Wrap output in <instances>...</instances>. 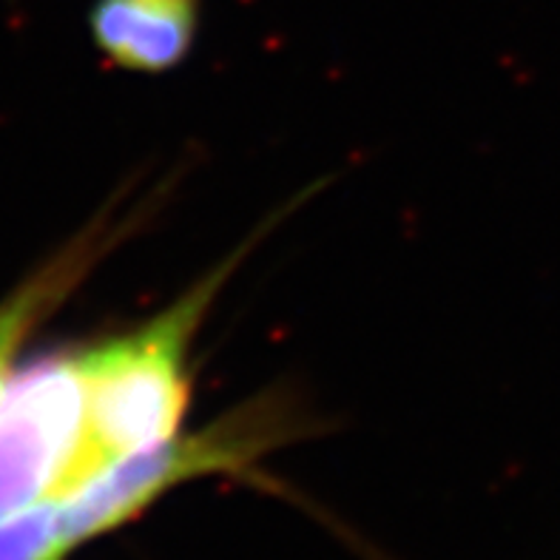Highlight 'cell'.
<instances>
[{
  "mask_svg": "<svg viewBox=\"0 0 560 560\" xmlns=\"http://www.w3.org/2000/svg\"><path fill=\"white\" fill-rule=\"evenodd\" d=\"M199 0H97L92 37L117 69L168 71L197 40Z\"/></svg>",
  "mask_w": 560,
  "mask_h": 560,
  "instance_id": "cell-4",
  "label": "cell"
},
{
  "mask_svg": "<svg viewBox=\"0 0 560 560\" xmlns=\"http://www.w3.org/2000/svg\"><path fill=\"white\" fill-rule=\"evenodd\" d=\"M259 236H265V228L160 316L122 336L80 348L89 453L100 472L179 433L191 398L188 355L194 339L217 293Z\"/></svg>",
  "mask_w": 560,
  "mask_h": 560,
  "instance_id": "cell-1",
  "label": "cell"
},
{
  "mask_svg": "<svg viewBox=\"0 0 560 560\" xmlns=\"http://www.w3.org/2000/svg\"><path fill=\"white\" fill-rule=\"evenodd\" d=\"M142 206H135L126 217H117L114 211H103L92 225L85 228L83 234L66 245L57 256L37 270L35 277L12 293V296L0 305V405L9 393L12 384V364L18 348L23 345L32 327L55 311L66 296H69L85 277L89 270L114 250L120 242L128 240V234L140 225Z\"/></svg>",
  "mask_w": 560,
  "mask_h": 560,
  "instance_id": "cell-3",
  "label": "cell"
},
{
  "mask_svg": "<svg viewBox=\"0 0 560 560\" xmlns=\"http://www.w3.org/2000/svg\"><path fill=\"white\" fill-rule=\"evenodd\" d=\"M97 476L80 348L37 359L12 378L0 405V521L57 504Z\"/></svg>",
  "mask_w": 560,
  "mask_h": 560,
  "instance_id": "cell-2",
  "label": "cell"
},
{
  "mask_svg": "<svg viewBox=\"0 0 560 560\" xmlns=\"http://www.w3.org/2000/svg\"><path fill=\"white\" fill-rule=\"evenodd\" d=\"M71 552L55 501L0 521V560H66Z\"/></svg>",
  "mask_w": 560,
  "mask_h": 560,
  "instance_id": "cell-5",
  "label": "cell"
}]
</instances>
